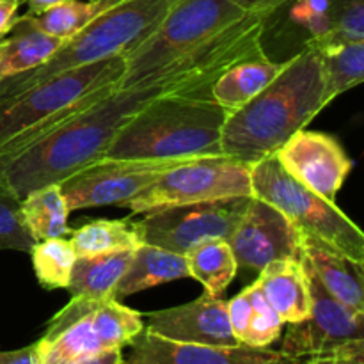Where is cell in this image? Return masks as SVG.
<instances>
[{
	"mask_svg": "<svg viewBox=\"0 0 364 364\" xmlns=\"http://www.w3.org/2000/svg\"><path fill=\"white\" fill-rule=\"evenodd\" d=\"M323 109L320 55L304 46L259 95L230 112L223 130V155L249 166L276 155L295 132L306 128Z\"/></svg>",
	"mask_w": 364,
	"mask_h": 364,
	"instance_id": "1",
	"label": "cell"
},
{
	"mask_svg": "<svg viewBox=\"0 0 364 364\" xmlns=\"http://www.w3.org/2000/svg\"><path fill=\"white\" fill-rule=\"evenodd\" d=\"M230 110L212 95H166L119 130L103 159L192 160L223 155Z\"/></svg>",
	"mask_w": 364,
	"mask_h": 364,
	"instance_id": "2",
	"label": "cell"
},
{
	"mask_svg": "<svg viewBox=\"0 0 364 364\" xmlns=\"http://www.w3.org/2000/svg\"><path fill=\"white\" fill-rule=\"evenodd\" d=\"M127 57L114 55L100 63L55 75L20 95L0 102V159L21 151L45 137L71 116L87 109L119 84Z\"/></svg>",
	"mask_w": 364,
	"mask_h": 364,
	"instance_id": "3",
	"label": "cell"
},
{
	"mask_svg": "<svg viewBox=\"0 0 364 364\" xmlns=\"http://www.w3.org/2000/svg\"><path fill=\"white\" fill-rule=\"evenodd\" d=\"M178 0H121L59 46L46 63L0 82V102L73 68L127 55L144 41Z\"/></svg>",
	"mask_w": 364,
	"mask_h": 364,
	"instance_id": "4",
	"label": "cell"
},
{
	"mask_svg": "<svg viewBox=\"0 0 364 364\" xmlns=\"http://www.w3.org/2000/svg\"><path fill=\"white\" fill-rule=\"evenodd\" d=\"M255 198L279 210L302 238L320 242L363 270L364 233L336 203L320 198L291 178L276 155L251 164Z\"/></svg>",
	"mask_w": 364,
	"mask_h": 364,
	"instance_id": "5",
	"label": "cell"
},
{
	"mask_svg": "<svg viewBox=\"0 0 364 364\" xmlns=\"http://www.w3.org/2000/svg\"><path fill=\"white\" fill-rule=\"evenodd\" d=\"M144 327L141 313L117 299L96 301L71 295L36 343L41 364H73L100 352L124 348Z\"/></svg>",
	"mask_w": 364,
	"mask_h": 364,
	"instance_id": "6",
	"label": "cell"
},
{
	"mask_svg": "<svg viewBox=\"0 0 364 364\" xmlns=\"http://www.w3.org/2000/svg\"><path fill=\"white\" fill-rule=\"evenodd\" d=\"M249 13L237 0H178L155 31L127 53L117 87L141 84Z\"/></svg>",
	"mask_w": 364,
	"mask_h": 364,
	"instance_id": "7",
	"label": "cell"
},
{
	"mask_svg": "<svg viewBox=\"0 0 364 364\" xmlns=\"http://www.w3.org/2000/svg\"><path fill=\"white\" fill-rule=\"evenodd\" d=\"M251 196V166L231 156L215 155L185 160L171 167L151 187L123 206L137 215L171 206Z\"/></svg>",
	"mask_w": 364,
	"mask_h": 364,
	"instance_id": "8",
	"label": "cell"
},
{
	"mask_svg": "<svg viewBox=\"0 0 364 364\" xmlns=\"http://www.w3.org/2000/svg\"><path fill=\"white\" fill-rule=\"evenodd\" d=\"M185 160L102 159L60 183L70 212L127 205Z\"/></svg>",
	"mask_w": 364,
	"mask_h": 364,
	"instance_id": "9",
	"label": "cell"
},
{
	"mask_svg": "<svg viewBox=\"0 0 364 364\" xmlns=\"http://www.w3.org/2000/svg\"><path fill=\"white\" fill-rule=\"evenodd\" d=\"M247 199H220L146 212L141 219L144 244L185 255L201 240H228L244 213Z\"/></svg>",
	"mask_w": 364,
	"mask_h": 364,
	"instance_id": "10",
	"label": "cell"
},
{
	"mask_svg": "<svg viewBox=\"0 0 364 364\" xmlns=\"http://www.w3.org/2000/svg\"><path fill=\"white\" fill-rule=\"evenodd\" d=\"M304 265V263H302ZM311 291V313L297 323H288L279 352L291 361L322 354L347 341L364 340V315L338 302L304 265Z\"/></svg>",
	"mask_w": 364,
	"mask_h": 364,
	"instance_id": "11",
	"label": "cell"
},
{
	"mask_svg": "<svg viewBox=\"0 0 364 364\" xmlns=\"http://www.w3.org/2000/svg\"><path fill=\"white\" fill-rule=\"evenodd\" d=\"M228 244L237 258L238 269L259 274L277 259L301 258L302 235L279 210L251 196Z\"/></svg>",
	"mask_w": 364,
	"mask_h": 364,
	"instance_id": "12",
	"label": "cell"
},
{
	"mask_svg": "<svg viewBox=\"0 0 364 364\" xmlns=\"http://www.w3.org/2000/svg\"><path fill=\"white\" fill-rule=\"evenodd\" d=\"M276 159L291 178L331 203H336L352 171V160L336 137L308 128L295 132L277 149Z\"/></svg>",
	"mask_w": 364,
	"mask_h": 364,
	"instance_id": "13",
	"label": "cell"
},
{
	"mask_svg": "<svg viewBox=\"0 0 364 364\" xmlns=\"http://www.w3.org/2000/svg\"><path fill=\"white\" fill-rule=\"evenodd\" d=\"M128 347L121 364H288L294 363L279 350L270 348L212 347L183 343L159 336L144 327Z\"/></svg>",
	"mask_w": 364,
	"mask_h": 364,
	"instance_id": "14",
	"label": "cell"
},
{
	"mask_svg": "<svg viewBox=\"0 0 364 364\" xmlns=\"http://www.w3.org/2000/svg\"><path fill=\"white\" fill-rule=\"evenodd\" d=\"M148 331L183 343L237 347L228 320V301L212 294H203L196 301L176 308L160 309L148 315Z\"/></svg>",
	"mask_w": 364,
	"mask_h": 364,
	"instance_id": "15",
	"label": "cell"
},
{
	"mask_svg": "<svg viewBox=\"0 0 364 364\" xmlns=\"http://www.w3.org/2000/svg\"><path fill=\"white\" fill-rule=\"evenodd\" d=\"M256 283L284 323L302 322L311 313V291L301 259L269 263L258 274Z\"/></svg>",
	"mask_w": 364,
	"mask_h": 364,
	"instance_id": "16",
	"label": "cell"
},
{
	"mask_svg": "<svg viewBox=\"0 0 364 364\" xmlns=\"http://www.w3.org/2000/svg\"><path fill=\"white\" fill-rule=\"evenodd\" d=\"M301 259L322 283V287L358 315H364L363 270L352 265L343 256L336 255L320 242L302 238Z\"/></svg>",
	"mask_w": 364,
	"mask_h": 364,
	"instance_id": "17",
	"label": "cell"
},
{
	"mask_svg": "<svg viewBox=\"0 0 364 364\" xmlns=\"http://www.w3.org/2000/svg\"><path fill=\"white\" fill-rule=\"evenodd\" d=\"M185 277H188L185 255L151 244H142L135 249L130 267L121 277L114 297L119 301L139 291Z\"/></svg>",
	"mask_w": 364,
	"mask_h": 364,
	"instance_id": "18",
	"label": "cell"
},
{
	"mask_svg": "<svg viewBox=\"0 0 364 364\" xmlns=\"http://www.w3.org/2000/svg\"><path fill=\"white\" fill-rule=\"evenodd\" d=\"M63 43L36 28L25 14L18 16L13 31L0 39V82L41 66Z\"/></svg>",
	"mask_w": 364,
	"mask_h": 364,
	"instance_id": "19",
	"label": "cell"
},
{
	"mask_svg": "<svg viewBox=\"0 0 364 364\" xmlns=\"http://www.w3.org/2000/svg\"><path fill=\"white\" fill-rule=\"evenodd\" d=\"M287 66L284 63H274L269 57H252L228 68L212 85V98L233 112L251 102L263 91Z\"/></svg>",
	"mask_w": 364,
	"mask_h": 364,
	"instance_id": "20",
	"label": "cell"
},
{
	"mask_svg": "<svg viewBox=\"0 0 364 364\" xmlns=\"http://www.w3.org/2000/svg\"><path fill=\"white\" fill-rule=\"evenodd\" d=\"M135 249L107 252V255L78 256L75 259L68 290L71 295L96 299H116V288L130 267Z\"/></svg>",
	"mask_w": 364,
	"mask_h": 364,
	"instance_id": "21",
	"label": "cell"
},
{
	"mask_svg": "<svg viewBox=\"0 0 364 364\" xmlns=\"http://www.w3.org/2000/svg\"><path fill=\"white\" fill-rule=\"evenodd\" d=\"M70 244L75 255L95 256L107 252L130 251L144 244L141 220L134 219H98L71 230Z\"/></svg>",
	"mask_w": 364,
	"mask_h": 364,
	"instance_id": "22",
	"label": "cell"
},
{
	"mask_svg": "<svg viewBox=\"0 0 364 364\" xmlns=\"http://www.w3.org/2000/svg\"><path fill=\"white\" fill-rule=\"evenodd\" d=\"M21 219L34 242L70 237V208L60 185H46L21 198Z\"/></svg>",
	"mask_w": 364,
	"mask_h": 364,
	"instance_id": "23",
	"label": "cell"
},
{
	"mask_svg": "<svg viewBox=\"0 0 364 364\" xmlns=\"http://www.w3.org/2000/svg\"><path fill=\"white\" fill-rule=\"evenodd\" d=\"M188 277H194L206 294L220 297L238 272V263L231 245L224 238H208L192 245L185 252Z\"/></svg>",
	"mask_w": 364,
	"mask_h": 364,
	"instance_id": "24",
	"label": "cell"
},
{
	"mask_svg": "<svg viewBox=\"0 0 364 364\" xmlns=\"http://www.w3.org/2000/svg\"><path fill=\"white\" fill-rule=\"evenodd\" d=\"M316 53L320 55V64H322L326 107L334 98L364 80V41L326 46L316 50Z\"/></svg>",
	"mask_w": 364,
	"mask_h": 364,
	"instance_id": "25",
	"label": "cell"
},
{
	"mask_svg": "<svg viewBox=\"0 0 364 364\" xmlns=\"http://www.w3.org/2000/svg\"><path fill=\"white\" fill-rule=\"evenodd\" d=\"M117 2L121 0H68L41 14L25 13V16L45 34L66 41Z\"/></svg>",
	"mask_w": 364,
	"mask_h": 364,
	"instance_id": "26",
	"label": "cell"
},
{
	"mask_svg": "<svg viewBox=\"0 0 364 364\" xmlns=\"http://www.w3.org/2000/svg\"><path fill=\"white\" fill-rule=\"evenodd\" d=\"M32 267L38 283L45 290H60L68 288L73 270L75 255L70 238H50V240L36 242L31 249Z\"/></svg>",
	"mask_w": 364,
	"mask_h": 364,
	"instance_id": "27",
	"label": "cell"
},
{
	"mask_svg": "<svg viewBox=\"0 0 364 364\" xmlns=\"http://www.w3.org/2000/svg\"><path fill=\"white\" fill-rule=\"evenodd\" d=\"M364 41V0H334L329 31L316 39H308L309 48Z\"/></svg>",
	"mask_w": 364,
	"mask_h": 364,
	"instance_id": "28",
	"label": "cell"
},
{
	"mask_svg": "<svg viewBox=\"0 0 364 364\" xmlns=\"http://www.w3.org/2000/svg\"><path fill=\"white\" fill-rule=\"evenodd\" d=\"M249 291H251L252 313L242 345L251 348H269L274 341L279 340L284 322L269 304L256 281L249 284Z\"/></svg>",
	"mask_w": 364,
	"mask_h": 364,
	"instance_id": "29",
	"label": "cell"
},
{
	"mask_svg": "<svg viewBox=\"0 0 364 364\" xmlns=\"http://www.w3.org/2000/svg\"><path fill=\"white\" fill-rule=\"evenodd\" d=\"M20 203L21 199L0 181V249L31 252L36 242L21 219Z\"/></svg>",
	"mask_w": 364,
	"mask_h": 364,
	"instance_id": "30",
	"label": "cell"
},
{
	"mask_svg": "<svg viewBox=\"0 0 364 364\" xmlns=\"http://www.w3.org/2000/svg\"><path fill=\"white\" fill-rule=\"evenodd\" d=\"M302 364H364V340L347 341L343 345L311 355L301 361Z\"/></svg>",
	"mask_w": 364,
	"mask_h": 364,
	"instance_id": "31",
	"label": "cell"
},
{
	"mask_svg": "<svg viewBox=\"0 0 364 364\" xmlns=\"http://www.w3.org/2000/svg\"><path fill=\"white\" fill-rule=\"evenodd\" d=\"M252 304H251V291L249 287L244 288L237 297L228 301V320L233 336L237 338L238 343H244L245 333H247L249 320H251Z\"/></svg>",
	"mask_w": 364,
	"mask_h": 364,
	"instance_id": "32",
	"label": "cell"
},
{
	"mask_svg": "<svg viewBox=\"0 0 364 364\" xmlns=\"http://www.w3.org/2000/svg\"><path fill=\"white\" fill-rule=\"evenodd\" d=\"M0 364H41L38 343H32L18 350H0Z\"/></svg>",
	"mask_w": 364,
	"mask_h": 364,
	"instance_id": "33",
	"label": "cell"
},
{
	"mask_svg": "<svg viewBox=\"0 0 364 364\" xmlns=\"http://www.w3.org/2000/svg\"><path fill=\"white\" fill-rule=\"evenodd\" d=\"M21 0H0V39L6 38L13 31L18 20Z\"/></svg>",
	"mask_w": 364,
	"mask_h": 364,
	"instance_id": "34",
	"label": "cell"
},
{
	"mask_svg": "<svg viewBox=\"0 0 364 364\" xmlns=\"http://www.w3.org/2000/svg\"><path fill=\"white\" fill-rule=\"evenodd\" d=\"M290 2H294V0H256L249 11L258 14V16L265 18V20H269L276 11H279L281 7L288 6Z\"/></svg>",
	"mask_w": 364,
	"mask_h": 364,
	"instance_id": "35",
	"label": "cell"
},
{
	"mask_svg": "<svg viewBox=\"0 0 364 364\" xmlns=\"http://www.w3.org/2000/svg\"><path fill=\"white\" fill-rule=\"evenodd\" d=\"M121 361H123V348H112V350L100 352L92 358L82 359L73 364H121Z\"/></svg>",
	"mask_w": 364,
	"mask_h": 364,
	"instance_id": "36",
	"label": "cell"
},
{
	"mask_svg": "<svg viewBox=\"0 0 364 364\" xmlns=\"http://www.w3.org/2000/svg\"><path fill=\"white\" fill-rule=\"evenodd\" d=\"M63 2H68V0H21V4H27V14H41Z\"/></svg>",
	"mask_w": 364,
	"mask_h": 364,
	"instance_id": "37",
	"label": "cell"
},
{
	"mask_svg": "<svg viewBox=\"0 0 364 364\" xmlns=\"http://www.w3.org/2000/svg\"><path fill=\"white\" fill-rule=\"evenodd\" d=\"M237 2L240 4V6H244L245 9H251V7H252V4H255L256 0H237Z\"/></svg>",
	"mask_w": 364,
	"mask_h": 364,
	"instance_id": "38",
	"label": "cell"
},
{
	"mask_svg": "<svg viewBox=\"0 0 364 364\" xmlns=\"http://www.w3.org/2000/svg\"><path fill=\"white\" fill-rule=\"evenodd\" d=\"M288 364H302L301 361H294V363H288Z\"/></svg>",
	"mask_w": 364,
	"mask_h": 364,
	"instance_id": "39",
	"label": "cell"
}]
</instances>
